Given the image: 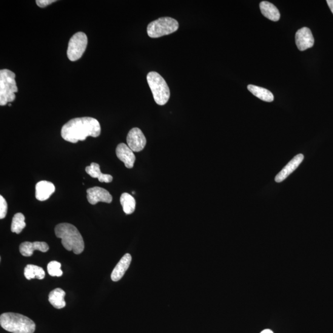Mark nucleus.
Masks as SVG:
<instances>
[{"label":"nucleus","instance_id":"obj_10","mask_svg":"<svg viewBox=\"0 0 333 333\" xmlns=\"http://www.w3.org/2000/svg\"><path fill=\"white\" fill-rule=\"evenodd\" d=\"M295 44L301 51L312 48L314 45V38L311 30L307 27L298 30L295 35Z\"/></svg>","mask_w":333,"mask_h":333},{"label":"nucleus","instance_id":"obj_9","mask_svg":"<svg viewBox=\"0 0 333 333\" xmlns=\"http://www.w3.org/2000/svg\"><path fill=\"white\" fill-rule=\"evenodd\" d=\"M87 199L89 203L95 205L102 202L109 204L112 203L113 196L107 190L102 188L95 187L87 190Z\"/></svg>","mask_w":333,"mask_h":333},{"label":"nucleus","instance_id":"obj_5","mask_svg":"<svg viewBox=\"0 0 333 333\" xmlns=\"http://www.w3.org/2000/svg\"><path fill=\"white\" fill-rule=\"evenodd\" d=\"M147 81L156 103L164 106L170 96V89L166 81L158 72H150L147 74Z\"/></svg>","mask_w":333,"mask_h":333},{"label":"nucleus","instance_id":"obj_14","mask_svg":"<svg viewBox=\"0 0 333 333\" xmlns=\"http://www.w3.org/2000/svg\"><path fill=\"white\" fill-rule=\"evenodd\" d=\"M55 192V187L53 183L48 181H41L35 187V198L40 201H44L49 199Z\"/></svg>","mask_w":333,"mask_h":333},{"label":"nucleus","instance_id":"obj_21","mask_svg":"<svg viewBox=\"0 0 333 333\" xmlns=\"http://www.w3.org/2000/svg\"><path fill=\"white\" fill-rule=\"evenodd\" d=\"M121 204L124 212L127 215L134 212L136 207V201L134 198L129 193H124L121 196Z\"/></svg>","mask_w":333,"mask_h":333},{"label":"nucleus","instance_id":"obj_13","mask_svg":"<svg viewBox=\"0 0 333 333\" xmlns=\"http://www.w3.org/2000/svg\"><path fill=\"white\" fill-rule=\"evenodd\" d=\"M40 250L42 252H47L49 250V246L45 242L35 241L24 242L19 246V251L25 257H30L33 254L34 250Z\"/></svg>","mask_w":333,"mask_h":333},{"label":"nucleus","instance_id":"obj_24","mask_svg":"<svg viewBox=\"0 0 333 333\" xmlns=\"http://www.w3.org/2000/svg\"><path fill=\"white\" fill-rule=\"evenodd\" d=\"M8 212V204L3 196H0V218L6 217Z\"/></svg>","mask_w":333,"mask_h":333},{"label":"nucleus","instance_id":"obj_16","mask_svg":"<svg viewBox=\"0 0 333 333\" xmlns=\"http://www.w3.org/2000/svg\"><path fill=\"white\" fill-rule=\"evenodd\" d=\"M262 14L267 19L277 22L280 19V11L274 5L268 2H263L260 4Z\"/></svg>","mask_w":333,"mask_h":333},{"label":"nucleus","instance_id":"obj_28","mask_svg":"<svg viewBox=\"0 0 333 333\" xmlns=\"http://www.w3.org/2000/svg\"><path fill=\"white\" fill-rule=\"evenodd\" d=\"M8 105H9V106H11V103H9V104H8Z\"/></svg>","mask_w":333,"mask_h":333},{"label":"nucleus","instance_id":"obj_12","mask_svg":"<svg viewBox=\"0 0 333 333\" xmlns=\"http://www.w3.org/2000/svg\"><path fill=\"white\" fill-rule=\"evenodd\" d=\"M304 155L302 154L295 156L292 160L288 162L285 167L279 172L275 178V180L277 183L282 182L289 175L295 170L297 168L300 166L302 162L304 160Z\"/></svg>","mask_w":333,"mask_h":333},{"label":"nucleus","instance_id":"obj_1","mask_svg":"<svg viewBox=\"0 0 333 333\" xmlns=\"http://www.w3.org/2000/svg\"><path fill=\"white\" fill-rule=\"evenodd\" d=\"M99 122L96 119L84 117L71 119L61 129V136L64 140L76 143L84 141L88 136L96 138L101 134Z\"/></svg>","mask_w":333,"mask_h":333},{"label":"nucleus","instance_id":"obj_2","mask_svg":"<svg viewBox=\"0 0 333 333\" xmlns=\"http://www.w3.org/2000/svg\"><path fill=\"white\" fill-rule=\"evenodd\" d=\"M57 238L61 239V243L65 249L80 254L84 251L85 243L83 238L77 228L72 224H59L55 227Z\"/></svg>","mask_w":333,"mask_h":333},{"label":"nucleus","instance_id":"obj_25","mask_svg":"<svg viewBox=\"0 0 333 333\" xmlns=\"http://www.w3.org/2000/svg\"><path fill=\"white\" fill-rule=\"evenodd\" d=\"M56 2V0H37L36 4L39 7L45 8Z\"/></svg>","mask_w":333,"mask_h":333},{"label":"nucleus","instance_id":"obj_19","mask_svg":"<svg viewBox=\"0 0 333 333\" xmlns=\"http://www.w3.org/2000/svg\"><path fill=\"white\" fill-rule=\"evenodd\" d=\"M247 89L253 94L256 97L264 101L272 102L274 99V96L271 92L267 90L266 88L255 86V85H249Z\"/></svg>","mask_w":333,"mask_h":333},{"label":"nucleus","instance_id":"obj_23","mask_svg":"<svg viewBox=\"0 0 333 333\" xmlns=\"http://www.w3.org/2000/svg\"><path fill=\"white\" fill-rule=\"evenodd\" d=\"M61 267V264L58 262L55 261L50 262L47 266L48 274L52 277H61L63 272H62Z\"/></svg>","mask_w":333,"mask_h":333},{"label":"nucleus","instance_id":"obj_7","mask_svg":"<svg viewBox=\"0 0 333 333\" xmlns=\"http://www.w3.org/2000/svg\"><path fill=\"white\" fill-rule=\"evenodd\" d=\"M88 45L86 34L79 32L71 37L67 51L68 58L71 61H76L83 56Z\"/></svg>","mask_w":333,"mask_h":333},{"label":"nucleus","instance_id":"obj_3","mask_svg":"<svg viewBox=\"0 0 333 333\" xmlns=\"http://www.w3.org/2000/svg\"><path fill=\"white\" fill-rule=\"evenodd\" d=\"M0 324L3 328L13 333H33L35 323L29 318L16 313H5L0 316Z\"/></svg>","mask_w":333,"mask_h":333},{"label":"nucleus","instance_id":"obj_4","mask_svg":"<svg viewBox=\"0 0 333 333\" xmlns=\"http://www.w3.org/2000/svg\"><path fill=\"white\" fill-rule=\"evenodd\" d=\"M16 75L8 69L0 70V105L5 106L14 101L15 93L18 92Z\"/></svg>","mask_w":333,"mask_h":333},{"label":"nucleus","instance_id":"obj_17","mask_svg":"<svg viewBox=\"0 0 333 333\" xmlns=\"http://www.w3.org/2000/svg\"><path fill=\"white\" fill-rule=\"evenodd\" d=\"M85 171L93 178H98L100 182L105 183H110L113 180V176L110 175L104 174L100 170L99 165L95 162H93L90 166H87Z\"/></svg>","mask_w":333,"mask_h":333},{"label":"nucleus","instance_id":"obj_6","mask_svg":"<svg viewBox=\"0 0 333 333\" xmlns=\"http://www.w3.org/2000/svg\"><path fill=\"white\" fill-rule=\"evenodd\" d=\"M178 27V22L176 20L169 17H164L150 22L147 25V32L151 38H159L176 32Z\"/></svg>","mask_w":333,"mask_h":333},{"label":"nucleus","instance_id":"obj_8","mask_svg":"<svg viewBox=\"0 0 333 333\" xmlns=\"http://www.w3.org/2000/svg\"><path fill=\"white\" fill-rule=\"evenodd\" d=\"M127 143L133 152H139L146 146V139L140 129L138 128H133L128 133Z\"/></svg>","mask_w":333,"mask_h":333},{"label":"nucleus","instance_id":"obj_11","mask_svg":"<svg viewBox=\"0 0 333 333\" xmlns=\"http://www.w3.org/2000/svg\"><path fill=\"white\" fill-rule=\"evenodd\" d=\"M116 153L119 160L123 162L125 167L132 169L136 160L134 153L130 148L125 143H121L116 147Z\"/></svg>","mask_w":333,"mask_h":333},{"label":"nucleus","instance_id":"obj_26","mask_svg":"<svg viewBox=\"0 0 333 333\" xmlns=\"http://www.w3.org/2000/svg\"><path fill=\"white\" fill-rule=\"evenodd\" d=\"M327 4H328L329 9L331 10L333 14V0H327Z\"/></svg>","mask_w":333,"mask_h":333},{"label":"nucleus","instance_id":"obj_20","mask_svg":"<svg viewBox=\"0 0 333 333\" xmlns=\"http://www.w3.org/2000/svg\"><path fill=\"white\" fill-rule=\"evenodd\" d=\"M24 276L27 280L37 278L39 280H43L45 277L44 270L41 267L35 266V265H27L24 269Z\"/></svg>","mask_w":333,"mask_h":333},{"label":"nucleus","instance_id":"obj_18","mask_svg":"<svg viewBox=\"0 0 333 333\" xmlns=\"http://www.w3.org/2000/svg\"><path fill=\"white\" fill-rule=\"evenodd\" d=\"M65 292L61 288H56L51 291L48 295V301L55 308L61 309L64 308L66 303L64 300Z\"/></svg>","mask_w":333,"mask_h":333},{"label":"nucleus","instance_id":"obj_22","mask_svg":"<svg viewBox=\"0 0 333 333\" xmlns=\"http://www.w3.org/2000/svg\"><path fill=\"white\" fill-rule=\"evenodd\" d=\"M26 226L25 222V217L22 213H17L14 215L11 224V232L19 234Z\"/></svg>","mask_w":333,"mask_h":333},{"label":"nucleus","instance_id":"obj_15","mask_svg":"<svg viewBox=\"0 0 333 333\" xmlns=\"http://www.w3.org/2000/svg\"><path fill=\"white\" fill-rule=\"evenodd\" d=\"M132 259V256L130 254H125L119 263L116 265L115 268L111 273V280L115 282L120 280L124 277L128 269L129 268Z\"/></svg>","mask_w":333,"mask_h":333},{"label":"nucleus","instance_id":"obj_27","mask_svg":"<svg viewBox=\"0 0 333 333\" xmlns=\"http://www.w3.org/2000/svg\"><path fill=\"white\" fill-rule=\"evenodd\" d=\"M261 333H274V332H273L271 329H267L263 330V331H262Z\"/></svg>","mask_w":333,"mask_h":333}]
</instances>
